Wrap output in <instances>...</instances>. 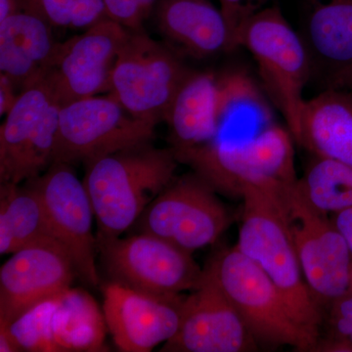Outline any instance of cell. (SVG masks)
<instances>
[{
    "mask_svg": "<svg viewBox=\"0 0 352 352\" xmlns=\"http://www.w3.org/2000/svg\"><path fill=\"white\" fill-rule=\"evenodd\" d=\"M282 185H247L243 188L236 247L270 278L296 323L318 344L324 309L303 276L279 200Z\"/></svg>",
    "mask_w": 352,
    "mask_h": 352,
    "instance_id": "6da1fadb",
    "label": "cell"
},
{
    "mask_svg": "<svg viewBox=\"0 0 352 352\" xmlns=\"http://www.w3.org/2000/svg\"><path fill=\"white\" fill-rule=\"evenodd\" d=\"M177 157L173 148L151 142L88 162L85 183L98 233L120 237L138 222L145 208L175 178Z\"/></svg>",
    "mask_w": 352,
    "mask_h": 352,
    "instance_id": "7a4b0ae2",
    "label": "cell"
},
{
    "mask_svg": "<svg viewBox=\"0 0 352 352\" xmlns=\"http://www.w3.org/2000/svg\"><path fill=\"white\" fill-rule=\"evenodd\" d=\"M294 143L288 129L270 124L250 138L219 135L175 156L220 195L241 199L247 185L298 182Z\"/></svg>",
    "mask_w": 352,
    "mask_h": 352,
    "instance_id": "3957f363",
    "label": "cell"
},
{
    "mask_svg": "<svg viewBox=\"0 0 352 352\" xmlns=\"http://www.w3.org/2000/svg\"><path fill=\"white\" fill-rule=\"evenodd\" d=\"M206 267L237 310L261 347H294L314 351V340L294 319L288 305L270 277L237 247L215 252Z\"/></svg>",
    "mask_w": 352,
    "mask_h": 352,
    "instance_id": "277c9868",
    "label": "cell"
},
{
    "mask_svg": "<svg viewBox=\"0 0 352 352\" xmlns=\"http://www.w3.org/2000/svg\"><path fill=\"white\" fill-rule=\"evenodd\" d=\"M240 46L256 60L264 87L296 142L307 100L303 91L309 78V60L300 36L279 7H264L236 34L232 50Z\"/></svg>",
    "mask_w": 352,
    "mask_h": 352,
    "instance_id": "5b68a950",
    "label": "cell"
},
{
    "mask_svg": "<svg viewBox=\"0 0 352 352\" xmlns=\"http://www.w3.org/2000/svg\"><path fill=\"white\" fill-rule=\"evenodd\" d=\"M298 182L282 185L279 200L308 288L325 309L349 292L351 252L331 215L315 208Z\"/></svg>",
    "mask_w": 352,
    "mask_h": 352,
    "instance_id": "8992f818",
    "label": "cell"
},
{
    "mask_svg": "<svg viewBox=\"0 0 352 352\" xmlns=\"http://www.w3.org/2000/svg\"><path fill=\"white\" fill-rule=\"evenodd\" d=\"M192 73L175 51L144 31H129L113 67L109 95L134 117L157 124L166 122Z\"/></svg>",
    "mask_w": 352,
    "mask_h": 352,
    "instance_id": "52a82bcc",
    "label": "cell"
},
{
    "mask_svg": "<svg viewBox=\"0 0 352 352\" xmlns=\"http://www.w3.org/2000/svg\"><path fill=\"white\" fill-rule=\"evenodd\" d=\"M97 254L111 282L154 296L183 295L203 276L191 252L151 234L126 238L97 234Z\"/></svg>",
    "mask_w": 352,
    "mask_h": 352,
    "instance_id": "ba28073f",
    "label": "cell"
},
{
    "mask_svg": "<svg viewBox=\"0 0 352 352\" xmlns=\"http://www.w3.org/2000/svg\"><path fill=\"white\" fill-rule=\"evenodd\" d=\"M217 195L194 171L175 177L135 224L139 232L157 236L193 254L214 244L235 220Z\"/></svg>",
    "mask_w": 352,
    "mask_h": 352,
    "instance_id": "9c48e42d",
    "label": "cell"
},
{
    "mask_svg": "<svg viewBox=\"0 0 352 352\" xmlns=\"http://www.w3.org/2000/svg\"><path fill=\"white\" fill-rule=\"evenodd\" d=\"M156 126L134 117L109 94L72 102L60 107L54 163L87 164L151 142Z\"/></svg>",
    "mask_w": 352,
    "mask_h": 352,
    "instance_id": "30bf717a",
    "label": "cell"
},
{
    "mask_svg": "<svg viewBox=\"0 0 352 352\" xmlns=\"http://www.w3.org/2000/svg\"><path fill=\"white\" fill-rule=\"evenodd\" d=\"M0 329L7 331L19 352L107 351L103 311L82 289L71 287Z\"/></svg>",
    "mask_w": 352,
    "mask_h": 352,
    "instance_id": "8fae6325",
    "label": "cell"
},
{
    "mask_svg": "<svg viewBox=\"0 0 352 352\" xmlns=\"http://www.w3.org/2000/svg\"><path fill=\"white\" fill-rule=\"evenodd\" d=\"M131 30L110 18L80 36L57 43L39 82L60 107L110 91L111 76L120 48Z\"/></svg>",
    "mask_w": 352,
    "mask_h": 352,
    "instance_id": "7c38bea8",
    "label": "cell"
},
{
    "mask_svg": "<svg viewBox=\"0 0 352 352\" xmlns=\"http://www.w3.org/2000/svg\"><path fill=\"white\" fill-rule=\"evenodd\" d=\"M59 111L43 82L20 92L0 127V183L29 182L54 163Z\"/></svg>",
    "mask_w": 352,
    "mask_h": 352,
    "instance_id": "4fadbf2b",
    "label": "cell"
},
{
    "mask_svg": "<svg viewBox=\"0 0 352 352\" xmlns=\"http://www.w3.org/2000/svg\"><path fill=\"white\" fill-rule=\"evenodd\" d=\"M27 182L41 197L53 237L69 252L76 274L96 287L97 240L92 231L95 214L85 183L71 164L64 163H53L43 175Z\"/></svg>",
    "mask_w": 352,
    "mask_h": 352,
    "instance_id": "5bb4252c",
    "label": "cell"
},
{
    "mask_svg": "<svg viewBox=\"0 0 352 352\" xmlns=\"http://www.w3.org/2000/svg\"><path fill=\"white\" fill-rule=\"evenodd\" d=\"M258 344L208 267L184 296L177 332L163 352H250Z\"/></svg>",
    "mask_w": 352,
    "mask_h": 352,
    "instance_id": "9a60e30c",
    "label": "cell"
},
{
    "mask_svg": "<svg viewBox=\"0 0 352 352\" xmlns=\"http://www.w3.org/2000/svg\"><path fill=\"white\" fill-rule=\"evenodd\" d=\"M76 273L69 252L52 238L14 252L0 268V326L71 288Z\"/></svg>",
    "mask_w": 352,
    "mask_h": 352,
    "instance_id": "2e32d148",
    "label": "cell"
},
{
    "mask_svg": "<svg viewBox=\"0 0 352 352\" xmlns=\"http://www.w3.org/2000/svg\"><path fill=\"white\" fill-rule=\"evenodd\" d=\"M102 292L106 324L120 351H151L177 332L184 295H150L111 281Z\"/></svg>",
    "mask_w": 352,
    "mask_h": 352,
    "instance_id": "e0dca14e",
    "label": "cell"
},
{
    "mask_svg": "<svg viewBox=\"0 0 352 352\" xmlns=\"http://www.w3.org/2000/svg\"><path fill=\"white\" fill-rule=\"evenodd\" d=\"M156 19L166 41L197 59L230 47L226 21L210 0H162Z\"/></svg>",
    "mask_w": 352,
    "mask_h": 352,
    "instance_id": "ac0fdd59",
    "label": "cell"
},
{
    "mask_svg": "<svg viewBox=\"0 0 352 352\" xmlns=\"http://www.w3.org/2000/svg\"><path fill=\"white\" fill-rule=\"evenodd\" d=\"M296 143L314 157L352 166V92L329 87L307 99Z\"/></svg>",
    "mask_w": 352,
    "mask_h": 352,
    "instance_id": "d6986e66",
    "label": "cell"
},
{
    "mask_svg": "<svg viewBox=\"0 0 352 352\" xmlns=\"http://www.w3.org/2000/svg\"><path fill=\"white\" fill-rule=\"evenodd\" d=\"M52 28L27 12L0 22V72L20 92L38 82L56 47Z\"/></svg>",
    "mask_w": 352,
    "mask_h": 352,
    "instance_id": "ffe728a7",
    "label": "cell"
},
{
    "mask_svg": "<svg viewBox=\"0 0 352 352\" xmlns=\"http://www.w3.org/2000/svg\"><path fill=\"white\" fill-rule=\"evenodd\" d=\"M175 154L207 144L221 131L219 78L192 73L176 95L166 120Z\"/></svg>",
    "mask_w": 352,
    "mask_h": 352,
    "instance_id": "44dd1931",
    "label": "cell"
},
{
    "mask_svg": "<svg viewBox=\"0 0 352 352\" xmlns=\"http://www.w3.org/2000/svg\"><path fill=\"white\" fill-rule=\"evenodd\" d=\"M48 238L55 239L36 189L28 182L23 187L0 183V254H12Z\"/></svg>",
    "mask_w": 352,
    "mask_h": 352,
    "instance_id": "7402d4cb",
    "label": "cell"
},
{
    "mask_svg": "<svg viewBox=\"0 0 352 352\" xmlns=\"http://www.w3.org/2000/svg\"><path fill=\"white\" fill-rule=\"evenodd\" d=\"M307 34L333 71L351 65L352 0H307Z\"/></svg>",
    "mask_w": 352,
    "mask_h": 352,
    "instance_id": "603a6c76",
    "label": "cell"
},
{
    "mask_svg": "<svg viewBox=\"0 0 352 352\" xmlns=\"http://www.w3.org/2000/svg\"><path fill=\"white\" fill-rule=\"evenodd\" d=\"M298 187L307 200L320 212L333 214L352 208V166L314 157Z\"/></svg>",
    "mask_w": 352,
    "mask_h": 352,
    "instance_id": "cb8c5ba5",
    "label": "cell"
},
{
    "mask_svg": "<svg viewBox=\"0 0 352 352\" xmlns=\"http://www.w3.org/2000/svg\"><path fill=\"white\" fill-rule=\"evenodd\" d=\"M322 330L325 333L314 351L352 352V293L347 292L324 309Z\"/></svg>",
    "mask_w": 352,
    "mask_h": 352,
    "instance_id": "d4e9b609",
    "label": "cell"
},
{
    "mask_svg": "<svg viewBox=\"0 0 352 352\" xmlns=\"http://www.w3.org/2000/svg\"><path fill=\"white\" fill-rule=\"evenodd\" d=\"M156 0H104L108 18L131 31H143V23Z\"/></svg>",
    "mask_w": 352,
    "mask_h": 352,
    "instance_id": "484cf974",
    "label": "cell"
},
{
    "mask_svg": "<svg viewBox=\"0 0 352 352\" xmlns=\"http://www.w3.org/2000/svg\"><path fill=\"white\" fill-rule=\"evenodd\" d=\"M76 0H25V11L34 14L55 29L71 28Z\"/></svg>",
    "mask_w": 352,
    "mask_h": 352,
    "instance_id": "4316f807",
    "label": "cell"
},
{
    "mask_svg": "<svg viewBox=\"0 0 352 352\" xmlns=\"http://www.w3.org/2000/svg\"><path fill=\"white\" fill-rule=\"evenodd\" d=\"M220 10L226 21L230 34V47L232 50L233 41L242 25L254 13L258 12L271 0H219Z\"/></svg>",
    "mask_w": 352,
    "mask_h": 352,
    "instance_id": "83f0119b",
    "label": "cell"
},
{
    "mask_svg": "<svg viewBox=\"0 0 352 352\" xmlns=\"http://www.w3.org/2000/svg\"><path fill=\"white\" fill-rule=\"evenodd\" d=\"M108 18L104 0H76L71 29L90 28Z\"/></svg>",
    "mask_w": 352,
    "mask_h": 352,
    "instance_id": "f1b7e54d",
    "label": "cell"
},
{
    "mask_svg": "<svg viewBox=\"0 0 352 352\" xmlns=\"http://www.w3.org/2000/svg\"><path fill=\"white\" fill-rule=\"evenodd\" d=\"M17 88L11 82L8 76L0 74V116L3 117L12 109L14 104L17 101Z\"/></svg>",
    "mask_w": 352,
    "mask_h": 352,
    "instance_id": "f546056e",
    "label": "cell"
},
{
    "mask_svg": "<svg viewBox=\"0 0 352 352\" xmlns=\"http://www.w3.org/2000/svg\"><path fill=\"white\" fill-rule=\"evenodd\" d=\"M333 224L346 240L352 256V208L331 214Z\"/></svg>",
    "mask_w": 352,
    "mask_h": 352,
    "instance_id": "4dcf8cb0",
    "label": "cell"
},
{
    "mask_svg": "<svg viewBox=\"0 0 352 352\" xmlns=\"http://www.w3.org/2000/svg\"><path fill=\"white\" fill-rule=\"evenodd\" d=\"M329 85L332 88H340L352 91V64L333 71L329 78Z\"/></svg>",
    "mask_w": 352,
    "mask_h": 352,
    "instance_id": "1f68e13d",
    "label": "cell"
},
{
    "mask_svg": "<svg viewBox=\"0 0 352 352\" xmlns=\"http://www.w3.org/2000/svg\"><path fill=\"white\" fill-rule=\"evenodd\" d=\"M17 1L16 0H0V22L14 15L19 11L17 10Z\"/></svg>",
    "mask_w": 352,
    "mask_h": 352,
    "instance_id": "d6a6232c",
    "label": "cell"
},
{
    "mask_svg": "<svg viewBox=\"0 0 352 352\" xmlns=\"http://www.w3.org/2000/svg\"><path fill=\"white\" fill-rule=\"evenodd\" d=\"M349 293H352V266H351V281H349Z\"/></svg>",
    "mask_w": 352,
    "mask_h": 352,
    "instance_id": "836d02e7",
    "label": "cell"
}]
</instances>
